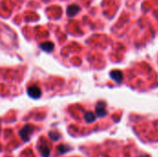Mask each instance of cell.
Masks as SVG:
<instances>
[{
  "instance_id": "cell-11",
  "label": "cell",
  "mask_w": 158,
  "mask_h": 157,
  "mask_svg": "<svg viewBox=\"0 0 158 157\" xmlns=\"http://www.w3.org/2000/svg\"><path fill=\"white\" fill-rule=\"evenodd\" d=\"M142 157H148V156H142Z\"/></svg>"
},
{
  "instance_id": "cell-1",
  "label": "cell",
  "mask_w": 158,
  "mask_h": 157,
  "mask_svg": "<svg viewBox=\"0 0 158 157\" xmlns=\"http://www.w3.org/2000/svg\"><path fill=\"white\" fill-rule=\"evenodd\" d=\"M34 130V126L32 125H25L20 130H19V136L22 139L23 142H28L30 140V136Z\"/></svg>"
},
{
  "instance_id": "cell-8",
  "label": "cell",
  "mask_w": 158,
  "mask_h": 157,
  "mask_svg": "<svg viewBox=\"0 0 158 157\" xmlns=\"http://www.w3.org/2000/svg\"><path fill=\"white\" fill-rule=\"evenodd\" d=\"M84 118H85L86 122H88V123H92V122H94V121L95 120V116H94L93 113L89 112V113H86V114H85Z\"/></svg>"
},
{
  "instance_id": "cell-5",
  "label": "cell",
  "mask_w": 158,
  "mask_h": 157,
  "mask_svg": "<svg viewBox=\"0 0 158 157\" xmlns=\"http://www.w3.org/2000/svg\"><path fill=\"white\" fill-rule=\"evenodd\" d=\"M40 48L45 52H51L54 49V43L52 42H45L40 44Z\"/></svg>"
},
{
  "instance_id": "cell-2",
  "label": "cell",
  "mask_w": 158,
  "mask_h": 157,
  "mask_svg": "<svg viewBox=\"0 0 158 157\" xmlns=\"http://www.w3.org/2000/svg\"><path fill=\"white\" fill-rule=\"evenodd\" d=\"M27 93H28V95L33 99H38L41 97L42 95V92H41V89L37 86V85H31L28 88L27 90Z\"/></svg>"
},
{
  "instance_id": "cell-3",
  "label": "cell",
  "mask_w": 158,
  "mask_h": 157,
  "mask_svg": "<svg viewBox=\"0 0 158 157\" xmlns=\"http://www.w3.org/2000/svg\"><path fill=\"white\" fill-rule=\"evenodd\" d=\"M38 150L41 154L42 157L50 156V148L47 146L46 143H42L38 146Z\"/></svg>"
},
{
  "instance_id": "cell-9",
  "label": "cell",
  "mask_w": 158,
  "mask_h": 157,
  "mask_svg": "<svg viewBox=\"0 0 158 157\" xmlns=\"http://www.w3.org/2000/svg\"><path fill=\"white\" fill-rule=\"evenodd\" d=\"M49 137L54 141V142H56L59 140L60 138V134L58 132H56V131H52V132H49Z\"/></svg>"
},
{
  "instance_id": "cell-4",
  "label": "cell",
  "mask_w": 158,
  "mask_h": 157,
  "mask_svg": "<svg viewBox=\"0 0 158 157\" xmlns=\"http://www.w3.org/2000/svg\"><path fill=\"white\" fill-rule=\"evenodd\" d=\"M80 6H77V5H70L68 7V10H67V13H68V16L69 17H73L75 16L79 11H80Z\"/></svg>"
},
{
  "instance_id": "cell-7",
  "label": "cell",
  "mask_w": 158,
  "mask_h": 157,
  "mask_svg": "<svg viewBox=\"0 0 158 157\" xmlns=\"http://www.w3.org/2000/svg\"><path fill=\"white\" fill-rule=\"evenodd\" d=\"M110 76L113 80H115L117 82H120L121 80H122V73L118 70H115V71H112L110 73Z\"/></svg>"
},
{
  "instance_id": "cell-10",
  "label": "cell",
  "mask_w": 158,
  "mask_h": 157,
  "mask_svg": "<svg viewBox=\"0 0 158 157\" xmlns=\"http://www.w3.org/2000/svg\"><path fill=\"white\" fill-rule=\"evenodd\" d=\"M70 150H71L70 147H69L68 145H64V144H62V145H60L58 147V152L60 154H65V153H67V152H69Z\"/></svg>"
},
{
  "instance_id": "cell-6",
  "label": "cell",
  "mask_w": 158,
  "mask_h": 157,
  "mask_svg": "<svg viewBox=\"0 0 158 157\" xmlns=\"http://www.w3.org/2000/svg\"><path fill=\"white\" fill-rule=\"evenodd\" d=\"M96 115L98 117H104L106 114V111L105 109V105L103 103H99L96 106Z\"/></svg>"
}]
</instances>
